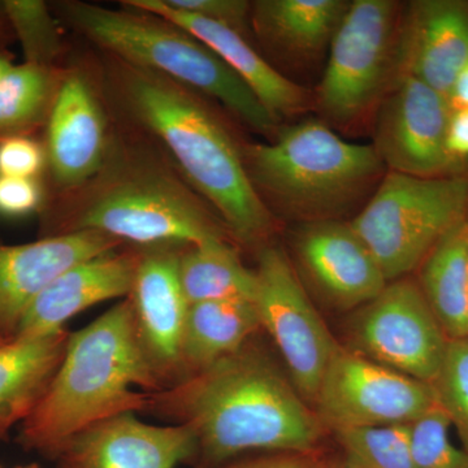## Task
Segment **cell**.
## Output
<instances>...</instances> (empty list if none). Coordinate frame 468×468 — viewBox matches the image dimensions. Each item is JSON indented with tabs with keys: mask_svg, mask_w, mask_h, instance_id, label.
<instances>
[{
	"mask_svg": "<svg viewBox=\"0 0 468 468\" xmlns=\"http://www.w3.org/2000/svg\"><path fill=\"white\" fill-rule=\"evenodd\" d=\"M91 64L111 112L149 134L207 202L230 239L260 251L276 232L275 215L249 177L243 144L205 95L168 77L101 52Z\"/></svg>",
	"mask_w": 468,
	"mask_h": 468,
	"instance_id": "1",
	"label": "cell"
},
{
	"mask_svg": "<svg viewBox=\"0 0 468 468\" xmlns=\"http://www.w3.org/2000/svg\"><path fill=\"white\" fill-rule=\"evenodd\" d=\"M112 116V140L100 171L81 186L45 199L42 237L91 230L141 249L232 239L165 150Z\"/></svg>",
	"mask_w": 468,
	"mask_h": 468,
	"instance_id": "2",
	"label": "cell"
},
{
	"mask_svg": "<svg viewBox=\"0 0 468 468\" xmlns=\"http://www.w3.org/2000/svg\"><path fill=\"white\" fill-rule=\"evenodd\" d=\"M149 410L192 431L203 468L248 452H316L326 432L291 378L249 344L150 393Z\"/></svg>",
	"mask_w": 468,
	"mask_h": 468,
	"instance_id": "3",
	"label": "cell"
},
{
	"mask_svg": "<svg viewBox=\"0 0 468 468\" xmlns=\"http://www.w3.org/2000/svg\"><path fill=\"white\" fill-rule=\"evenodd\" d=\"M163 388L140 343L133 304L126 297L69 335L57 374L23 423L20 441L55 457L89 427L149 410L150 393Z\"/></svg>",
	"mask_w": 468,
	"mask_h": 468,
	"instance_id": "4",
	"label": "cell"
},
{
	"mask_svg": "<svg viewBox=\"0 0 468 468\" xmlns=\"http://www.w3.org/2000/svg\"><path fill=\"white\" fill-rule=\"evenodd\" d=\"M58 20L101 52L146 68L218 103L243 126L273 140L280 120L205 43L167 18L122 5L64 0L51 7Z\"/></svg>",
	"mask_w": 468,
	"mask_h": 468,
	"instance_id": "5",
	"label": "cell"
},
{
	"mask_svg": "<svg viewBox=\"0 0 468 468\" xmlns=\"http://www.w3.org/2000/svg\"><path fill=\"white\" fill-rule=\"evenodd\" d=\"M243 158L267 207L302 223L335 218L385 169L372 144L347 143L319 119L282 126L268 144H243Z\"/></svg>",
	"mask_w": 468,
	"mask_h": 468,
	"instance_id": "6",
	"label": "cell"
},
{
	"mask_svg": "<svg viewBox=\"0 0 468 468\" xmlns=\"http://www.w3.org/2000/svg\"><path fill=\"white\" fill-rule=\"evenodd\" d=\"M467 208V177L388 172L350 224L390 282L419 268L446 234L466 221Z\"/></svg>",
	"mask_w": 468,
	"mask_h": 468,
	"instance_id": "7",
	"label": "cell"
},
{
	"mask_svg": "<svg viewBox=\"0 0 468 468\" xmlns=\"http://www.w3.org/2000/svg\"><path fill=\"white\" fill-rule=\"evenodd\" d=\"M399 16L392 0L350 2L314 92V109L326 124H356L389 89Z\"/></svg>",
	"mask_w": 468,
	"mask_h": 468,
	"instance_id": "8",
	"label": "cell"
},
{
	"mask_svg": "<svg viewBox=\"0 0 468 468\" xmlns=\"http://www.w3.org/2000/svg\"><path fill=\"white\" fill-rule=\"evenodd\" d=\"M437 405L431 384L335 346L320 381L314 410L326 431L408 426Z\"/></svg>",
	"mask_w": 468,
	"mask_h": 468,
	"instance_id": "9",
	"label": "cell"
},
{
	"mask_svg": "<svg viewBox=\"0 0 468 468\" xmlns=\"http://www.w3.org/2000/svg\"><path fill=\"white\" fill-rule=\"evenodd\" d=\"M255 307L288 368L295 389L310 405L338 343L311 303L291 261L279 246L258 251Z\"/></svg>",
	"mask_w": 468,
	"mask_h": 468,
	"instance_id": "10",
	"label": "cell"
},
{
	"mask_svg": "<svg viewBox=\"0 0 468 468\" xmlns=\"http://www.w3.org/2000/svg\"><path fill=\"white\" fill-rule=\"evenodd\" d=\"M350 334L351 349L428 384L436 380L449 344L418 282L406 277L388 282L360 307Z\"/></svg>",
	"mask_w": 468,
	"mask_h": 468,
	"instance_id": "11",
	"label": "cell"
},
{
	"mask_svg": "<svg viewBox=\"0 0 468 468\" xmlns=\"http://www.w3.org/2000/svg\"><path fill=\"white\" fill-rule=\"evenodd\" d=\"M113 125L115 120L94 68L68 64L43 132L46 198L81 186L100 171L109 153Z\"/></svg>",
	"mask_w": 468,
	"mask_h": 468,
	"instance_id": "12",
	"label": "cell"
},
{
	"mask_svg": "<svg viewBox=\"0 0 468 468\" xmlns=\"http://www.w3.org/2000/svg\"><path fill=\"white\" fill-rule=\"evenodd\" d=\"M452 112L441 92L415 77H396L378 107L372 144L385 168L414 177L455 176L462 162L446 147Z\"/></svg>",
	"mask_w": 468,
	"mask_h": 468,
	"instance_id": "13",
	"label": "cell"
},
{
	"mask_svg": "<svg viewBox=\"0 0 468 468\" xmlns=\"http://www.w3.org/2000/svg\"><path fill=\"white\" fill-rule=\"evenodd\" d=\"M180 250V246L141 249L129 295L138 338L165 388L183 377L181 346L189 303L178 273Z\"/></svg>",
	"mask_w": 468,
	"mask_h": 468,
	"instance_id": "14",
	"label": "cell"
},
{
	"mask_svg": "<svg viewBox=\"0 0 468 468\" xmlns=\"http://www.w3.org/2000/svg\"><path fill=\"white\" fill-rule=\"evenodd\" d=\"M294 249L310 282L337 309H360L388 284L374 255L350 223L335 218L302 223Z\"/></svg>",
	"mask_w": 468,
	"mask_h": 468,
	"instance_id": "15",
	"label": "cell"
},
{
	"mask_svg": "<svg viewBox=\"0 0 468 468\" xmlns=\"http://www.w3.org/2000/svg\"><path fill=\"white\" fill-rule=\"evenodd\" d=\"M196 455L186 426H153L128 412L82 431L55 457L61 468H176Z\"/></svg>",
	"mask_w": 468,
	"mask_h": 468,
	"instance_id": "16",
	"label": "cell"
},
{
	"mask_svg": "<svg viewBox=\"0 0 468 468\" xmlns=\"http://www.w3.org/2000/svg\"><path fill=\"white\" fill-rule=\"evenodd\" d=\"M124 245L91 230L42 237L23 245L0 243V337H16L30 304L61 273Z\"/></svg>",
	"mask_w": 468,
	"mask_h": 468,
	"instance_id": "17",
	"label": "cell"
},
{
	"mask_svg": "<svg viewBox=\"0 0 468 468\" xmlns=\"http://www.w3.org/2000/svg\"><path fill=\"white\" fill-rule=\"evenodd\" d=\"M399 27L392 81L399 76L415 77L448 97L455 77L468 61L467 3H410Z\"/></svg>",
	"mask_w": 468,
	"mask_h": 468,
	"instance_id": "18",
	"label": "cell"
},
{
	"mask_svg": "<svg viewBox=\"0 0 468 468\" xmlns=\"http://www.w3.org/2000/svg\"><path fill=\"white\" fill-rule=\"evenodd\" d=\"M140 257V248L122 246L70 267L30 304L15 338L63 331L68 320L89 307L113 298L129 297Z\"/></svg>",
	"mask_w": 468,
	"mask_h": 468,
	"instance_id": "19",
	"label": "cell"
},
{
	"mask_svg": "<svg viewBox=\"0 0 468 468\" xmlns=\"http://www.w3.org/2000/svg\"><path fill=\"white\" fill-rule=\"evenodd\" d=\"M122 5L158 15L193 34L245 82L277 119L302 115L314 109V94L277 72L241 33L207 18L177 11L165 5V0H124Z\"/></svg>",
	"mask_w": 468,
	"mask_h": 468,
	"instance_id": "20",
	"label": "cell"
},
{
	"mask_svg": "<svg viewBox=\"0 0 468 468\" xmlns=\"http://www.w3.org/2000/svg\"><path fill=\"white\" fill-rule=\"evenodd\" d=\"M349 5L345 0H257L251 5L250 27L273 54L311 61L331 46Z\"/></svg>",
	"mask_w": 468,
	"mask_h": 468,
	"instance_id": "21",
	"label": "cell"
},
{
	"mask_svg": "<svg viewBox=\"0 0 468 468\" xmlns=\"http://www.w3.org/2000/svg\"><path fill=\"white\" fill-rule=\"evenodd\" d=\"M69 335L15 338L0 346V440L26 421L41 401L63 360Z\"/></svg>",
	"mask_w": 468,
	"mask_h": 468,
	"instance_id": "22",
	"label": "cell"
},
{
	"mask_svg": "<svg viewBox=\"0 0 468 468\" xmlns=\"http://www.w3.org/2000/svg\"><path fill=\"white\" fill-rule=\"evenodd\" d=\"M260 328L254 302L212 301L190 304L181 346V378L241 350Z\"/></svg>",
	"mask_w": 468,
	"mask_h": 468,
	"instance_id": "23",
	"label": "cell"
},
{
	"mask_svg": "<svg viewBox=\"0 0 468 468\" xmlns=\"http://www.w3.org/2000/svg\"><path fill=\"white\" fill-rule=\"evenodd\" d=\"M419 268V288L449 340L467 338V221L446 234Z\"/></svg>",
	"mask_w": 468,
	"mask_h": 468,
	"instance_id": "24",
	"label": "cell"
},
{
	"mask_svg": "<svg viewBox=\"0 0 468 468\" xmlns=\"http://www.w3.org/2000/svg\"><path fill=\"white\" fill-rule=\"evenodd\" d=\"M178 273L189 306L212 301L254 302L257 295L255 270L242 263L229 239L181 248Z\"/></svg>",
	"mask_w": 468,
	"mask_h": 468,
	"instance_id": "25",
	"label": "cell"
},
{
	"mask_svg": "<svg viewBox=\"0 0 468 468\" xmlns=\"http://www.w3.org/2000/svg\"><path fill=\"white\" fill-rule=\"evenodd\" d=\"M67 67L15 64L0 84V143L45 132Z\"/></svg>",
	"mask_w": 468,
	"mask_h": 468,
	"instance_id": "26",
	"label": "cell"
},
{
	"mask_svg": "<svg viewBox=\"0 0 468 468\" xmlns=\"http://www.w3.org/2000/svg\"><path fill=\"white\" fill-rule=\"evenodd\" d=\"M3 7L15 39L23 48L26 63L68 66L66 39L51 5L42 0H5Z\"/></svg>",
	"mask_w": 468,
	"mask_h": 468,
	"instance_id": "27",
	"label": "cell"
},
{
	"mask_svg": "<svg viewBox=\"0 0 468 468\" xmlns=\"http://www.w3.org/2000/svg\"><path fill=\"white\" fill-rule=\"evenodd\" d=\"M334 436L353 468H418L408 426L349 428Z\"/></svg>",
	"mask_w": 468,
	"mask_h": 468,
	"instance_id": "28",
	"label": "cell"
},
{
	"mask_svg": "<svg viewBox=\"0 0 468 468\" xmlns=\"http://www.w3.org/2000/svg\"><path fill=\"white\" fill-rule=\"evenodd\" d=\"M418 468H468V452L451 439V419L437 403L409 424Z\"/></svg>",
	"mask_w": 468,
	"mask_h": 468,
	"instance_id": "29",
	"label": "cell"
},
{
	"mask_svg": "<svg viewBox=\"0 0 468 468\" xmlns=\"http://www.w3.org/2000/svg\"><path fill=\"white\" fill-rule=\"evenodd\" d=\"M431 385L468 452V337L449 340L441 368Z\"/></svg>",
	"mask_w": 468,
	"mask_h": 468,
	"instance_id": "30",
	"label": "cell"
},
{
	"mask_svg": "<svg viewBox=\"0 0 468 468\" xmlns=\"http://www.w3.org/2000/svg\"><path fill=\"white\" fill-rule=\"evenodd\" d=\"M46 171V150L38 137H16L0 143V176L41 178Z\"/></svg>",
	"mask_w": 468,
	"mask_h": 468,
	"instance_id": "31",
	"label": "cell"
},
{
	"mask_svg": "<svg viewBox=\"0 0 468 468\" xmlns=\"http://www.w3.org/2000/svg\"><path fill=\"white\" fill-rule=\"evenodd\" d=\"M169 7L223 24L242 36L250 33L252 2L248 0H165Z\"/></svg>",
	"mask_w": 468,
	"mask_h": 468,
	"instance_id": "32",
	"label": "cell"
},
{
	"mask_svg": "<svg viewBox=\"0 0 468 468\" xmlns=\"http://www.w3.org/2000/svg\"><path fill=\"white\" fill-rule=\"evenodd\" d=\"M45 185L41 178L0 176V215L21 218L41 212L45 205Z\"/></svg>",
	"mask_w": 468,
	"mask_h": 468,
	"instance_id": "33",
	"label": "cell"
},
{
	"mask_svg": "<svg viewBox=\"0 0 468 468\" xmlns=\"http://www.w3.org/2000/svg\"><path fill=\"white\" fill-rule=\"evenodd\" d=\"M323 460L316 452H266L260 457L226 463L218 468H320Z\"/></svg>",
	"mask_w": 468,
	"mask_h": 468,
	"instance_id": "34",
	"label": "cell"
},
{
	"mask_svg": "<svg viewBox=\"0 0 468 468\" xmlns=\"http://www.w3.org/2000/svg\"><path fill=\"white\" fill-rule=\"evenodd\" d=\"M446 147L452 158L468 159V110L452 111L449 120Z\"/></svg>",
	"mask_w": 468,
	"mask_h": 468,
	"instance_id": "35",
	"label": "cell"
},
{
	"mask_svg": "<svg viewBox=\"0 0 468 468\" xmlns=\"http://www.w3.org/2000/svg\"><path fill=\"white\" fill-rule=\"evenodd\" d=\"M448 101L452 111L468 110V61L455 77Z\"/></svg>",
	"mask_w": 468,
	"mask_h": 468,
	"instance_id": "36",
	"label": "cell"
},
{
	"mask_svg": "<svg viewBox=\"0 0 468 468\" xmlns=\"http://www.w3.org/2000/svg\"><path fill=\"white\" fill-rule=\"evenodd\" d=\"M14 41V32H12V27L9 26L3 2H0V48H8L9 43Z\"/></svg>",
	"mask_w": 468,
	"mask_h": 468,
	"instance_id": "37",
	"label": "cell"
},
{
	"mask_svg": "<svg viewBox=\"0 0 468 468\" xmlns=\"http://www.w3.org/2000/svg\"><path fill=\"white\" fill-rule=\"evenodd\" d=\"M14 66V54L8 50V48H0V84Z\"/></svg>",
	"mask_w": 468,
	"mask_h": 468,
	"instance_id": "38",
	"label": "cell"
},
{
	"mask_svg": "<svg viewBox=\"0 0 468 468\" xmlns=\"http://www.w3.org/2000/svg\"><path fill=\"white\" fill-rule=\"evenodd\" d=\"M320 468H353L347 464V462L344 460V458H337V460L332 461H323L322 466Z\"/></svg>",
	"mask_w": 468,
	"mask_h": 468,
	"instance_id": "39",
	"label": "cell"
},
{
	"mask_svg": "<svg viewBox=\"0 0 468 468\" xmlns=\"http://www.w3.org/2000/svg\"><path fill=\"white\" fill-rule=\"evenodd\" d=\"M5 343H8V341L5 340V338L0 337V346H2V345H5Z\"/></svg>",
	"mask_w": 468,
	"mask_h": 468,
	"instance_id": "40",
	"label": "cell"
},
{
	"mask_svg": "<svg viewBox=\"0 0 468 468\" xmlns=\"http://www.w3.org/2000/svg\"><path fill=\"white\" fill-rule=\"evenodd\" d=\"M20 468H38L37 466H29V467H20Z\"/></svg>",
	"mask_w": 468,
	"mask_h": 468,
	"instance_id": "41",
	"label": "cell"
},
{
	"mask_svg": "<svg viewBox=\"0 0 468 468\" xmlns=\"http://www.w3.org/2000/svg\"><path fill=\"white\" fill-rule=\"evenodd\" d=\"M466 221H467V224H468V208H467V218H466Z\"/></svg>",
	"mask_w": 468,
	"mask_h": 468,
	"instance_id": "42",
	"label": "cell"
}]
</instances>
